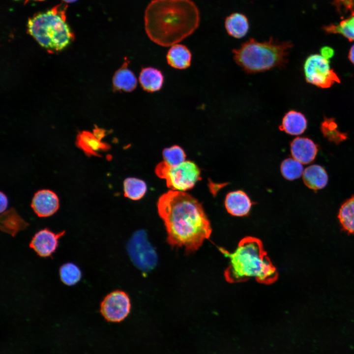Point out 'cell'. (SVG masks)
Returning <instances> with one entry per match:
<instances>
[{"mask_svg": "<svg viewBox=\"0 0 354 354\" xmlns=\"http://www.w3.org/2000/svg\"><path fill=\"white\" fill-rule=\"evenodd\" d=\"M292 47L291 42H279L272 37L263 42L251 38L232 52L235 62L245 72L254 73L284 67Z\"/></svg>", "mask_w": 354, "mask_h": 354, "instance_id": "cell-4", "label": "cell"}, {"mask_svg": "<svg viewBox=\"0 0 354 354\" xmlns=\"http://www.w3.org/2000/svg\"><path fill=\"white\" fill-rule=\"evenodd\" d=\"M219 249L229 260L228 266L224 271L225 278L229 283L242 282L252 278L260 283L268 285L277 279V269L260 239L245 237L232 253L223 248Z\"/></svg>", "mask_w": 354, "mask_h": 354, "instance_id": "cell-3", "label": "cell"}, {"mask_svg": "<svg viewBox=\"0 0 354 354\" xmlns=\"http://www.w3.org/2000/svg\"><path fill=\"white\" fill-rule=\"evenodd\" d=\"M129 63V60L125 57L121 67L114 73L112 79L114 91L131 92L137 87V80L133 72L128 68Z\"/></svg>", "mask_w": 354, "mask_h": 354, "instance_id": "cell-14", "label": "cell"}, {"mask_svg": "<svg viewBox=\"0 0 354 354\" xmlns=\"http://www.w3.org/2000/svg\"><path fill=\"white\" fill-rule=\"evenodd\" d=\"M64 234V231L56 233L48 228L41 229L33 236L29 246L41 257H51L58 247L59 240Z\"/></svg>", "mask_w": 354, "mask_h": 354, "instance_id": "cell-10", "label": "cell"}, {"mask_svg": "<svg viewBox=\"0 0 354 354\" xmlns=\"http://www.w3.org/2000/svg\"><path fill=\"white\" fill-rule=\"evenodd\" d=\"M130 309V300L127 294L119 290L107 295L100 304L102 315L110 322H121L128 315Z\"/></svg>", "mask_w": 354, "mask_h": 354, "instance_id": "cell-9", "label": "cell"}, {"mask_svg": "<svg viewBox=\"0 0 354 354\" xmlns=\"http://www.w3.org/2000/svg\"><path fill=\"white\" fill-rule=\"evenodd\" d=\"M31 206L38 217H49L58 210L59 206V199L53 191L41 189L34 194Z\"/></svg>", "mask_w": 354, "mask_h": 354, "instance_id": "cell-11", "label": "cell"}, {"mask_svg": "<svg viewBox=\"0 0 354 354\" xmlns=\"http://www.w3.org/2000/svg\"><path fill=\"white\" fill-rule=\"evenodd\" d=\"M29 33L43 47L60 51L66 47L73 39L71 29L64 16L57 8L39 13L28 21Z\"/></svg>", "mask_w": 354, "mask_h": 354, "instance_id": "cell-5", "label": "cell"}, {"mask_svg": "<svg viewBox=\"0 0 354 354\" xmlns=\"http://www.w3.org/2000/svg\"><path fill=\"white\" fill-rule=\"evenodd\" d=\"M225 27L229 35L238 39L247 33L249 24L245 15L240 13H233L226 18Z\"/></svg>", "mask_w": 354, "mask_h": 354, "instance_id": "cell-21", "label": "cell"}, {"mask_svg": "<svg viewBox=\"0 0 354 354\" xmlns=\"http://www.w3.org/2000/svg\"><path fill=\"white\" fill-rule=\"evenodd\" d=\"M8 206V199L7 196L2 192H0V213L5 211Z\"/></svg>", "mask_w": 354, "mask_h": 354, "instance_id": "cell-31", "label": "cell"}, {"mask_svg": "<svg viewBox=\"0 0 354 354\" xmlns=\"http://www.w3.org/2000/svg\"><path fill=\"white\" fill-rule=\"evenodd\" d=\"M281 172L284 178L293 180L300 177L303 173L302 164L294 158H287L281 165Z\"/></svg>", "mask_w": 354, "mask_h": 354, "instance_id": "cell-26", "label": "cell"}, {"mask_svg": "<svg viewBox=\"0 0 354 354\" xmlns=\"http://www.w3.org/2000/svg\"><path fill=\"white\" fill-rule=\"evenodd\" d=\"M225 206L228 212L232 215L243 216L249 213L252 203L244 192L237 190L227 194Z\"/></svg>", "mask_w": 354, "mask_h": 354, "instance_id": "cell-13", "label": "cell"}, {"mask_svg": "<svg viewBox=\"0 0 354 354\" xmlns=\"http://www.w3.org/2000/svg\"><path fill=\"white\" fill-rule=\"evenodd\" d=\"M307 126L306 118L301 113L290 110L285 114L279 128L287 134L298 135L302 134Z\"/></svg>", "mask_w": 354, "mask_h": 354, "instance_id": "cell-16", "label": "cell"}, {"mask_svg": "<svg viewBox=\"0 0 354 354\" xmlns=\"http://www.w3.org/2000/svg\"><path fill=\"white\" fill-rule=\"evenodd\" d=\"M123 186L125 196L132 200L140 199L147 191L146 183L136 178H126L124 181Z\"/></svg>", "mask_w": 354, "mask_h": 354, "instance_id": "cell-24", "label": "cell"}, {"mask_svg": "<svg viewBox=\"0 0 354 354\" xmlns=\"http://www.w3.org/2000/svg\"><path fill=\"white\" fill-rule=\"evenodd\" d=\"M96 137L93 132L82 131L78 133L76 140V145L82 149L88 157L100 156L98 151L106 150L110 148L109 145Z\"/></svg>", "mask_w": 354, "mask_h": 354, "instance_id": "cell-15", "label": "cell"}, {"mask_svg": "<svg viewBox=\"0 0 354 354\" xmlns=\"http://www.w3.org/2000/svg\"><path fill=\"white\" fill-rule=\"evenodd\" d=\"M323 30L329 34H339L350 41H354V15L343 19L338 24L324 26Z\"/></svg>", "mask_w": 354, "mask_h": 354, "instance_id": "cell-23", "label": "cell"}, {"mask_svg": "<svg viewBox=\"0 0 354 354\" xmlns=\"http://www.w3.org/2000/svg\"><path fill=\"white\" fill-rule=\"evenodd\" d=\"M139 81L144 90L153 92L162 88L164 76L158 69L151 67H143L139 74Z\"/></svg>", "mask_w": 354, "mask_h": 354, "instance_id": "cell-18", "label": "cell"}, {"mask_svg": "<svg viewBox=\"0 0 354 354\" xmlns=\"http://www.w3.org/2000/svg\"><path fill=\"white\" fill-rule=\"evenodd\" d=\"M155 172L158 177L166 180L168 187L173 191L190 189L201 179L200 169L190 161L173 166L163 161L156 166Z\"/></svg>", "mask_w": 354, "mask_h": 354, "instance_id": "cell-6", "label": "cell"}, {"mask_svg": "<svg viewBox=\"0 0 354 354\" xmlns=\"http://www.w3.org/2000/svg\"><path fill=\"white\" fill-rule=\"evenodd\" d=\"M303 180L310 189L317 190L324 188L328 182L327 174L322 166L312 165L303 171Z\"/></svg>", "mask_w": 354, "mask_h": 354, "instance_id": "cell-20", "label": "cell"}, {"mask_svg": "<svg viewBox=\"0 0 354 354\" xmlns=\"http://www.w3.org/2000/svg\"><path fill=\"white\" fill-rule=\"evenodd\" d=\"M332 4L342 19L354 15V0H333Z\"/></svg>", "mask_w": 354, "mask_h": 354, "instance_id": "cell-29", "label": "cell"}, {"mask_svg": "<svg viewBox=\"0 0 354 354\" xmlns=\"http://www.w3.org/2000/svg\"><path fill=\"white\" fill-rule=\"evenodd\" d=\"M167 61L171 67L184 69L190 66L192 54L184 45L176 44L171 46L166 55Z\"/></svg>", "mask_w": 354, "mask_h": 354, "instance_id": "cell-19", "label": "cell"}, {"mask_svg": "<svg viewBox=\"0 0 354 354\" xmlns=\"http://www.w3.org/2000/svg\"><path fill=\"white\" fill-rule=\"evenodd\" d=\"M318 148L314 142L306 137H297L291 144L293 158L301 164H309L316 157Z\"/></svg>", "mask_w": 354, "mask_h": 354, "instance_id": "cell-12", "label": "cell"}, {"mask_svg": "<svg viewBox=\"0 0 354 354\" xmlns=\"http://www.w3.org/2000/svg\"><path fill=\"white\" fill-rule=\"evenodd\" d=\"M348 58L350 61L354 64V44L350 48L348 54Z\"/></svg>", "mask_w": 354, "mask_h": 354, "instance_id": "cell-32", "label": "cell"}, {"mask_svg": "<svg viewBox=\"0 0 354 354\" xmlns=\"http://www.w3.org/2000/svg\"><path fill=\"white\" fill-rule=\"evenodd\" d=\"M164 161L170 166L178 165L185 161L186 155L178 146L166 148L163 151Z\"/></svg>", "mask_w": 354, "mask_h": 354, "instance_id": "cell-27", "label": "cell"}, {"mask_svg": "<svg viewBox=\"0 0 354 354\" xmlns=\"http://www.w3.org/2000/svg\"><path fill=\"white\" fill-rule=\"evenodd\" d=\"M59 274L61 282L69 286L77 284L82 277L80 269L72 263L62 265L59 268Z\"/></svg>", "mask_w": 354, "mask_h": 354, "instance_id": "cell-25", "label": "cell"}, {"mask_svg": "<svg viewBox=\"0 0 354 354\" xmlns=\"http://www.w3.org/2000/svg\"><path fill=\"white\" fill-rule=\"evenodd\" d=\"M320 52L321 56L327 59L331 58L334 54L333 49L327 46L322 47Z\"/></svg>", "mask_w": 354, "mask_h": 354, "instance_id": "cell-30", "label": "cell"}, {"mask_svg": "<svg viewBox=\"0 0 354 354\" xmlns=\"http://www.w3.org/2000/svg\"><path fill=\"white\" fill-rule=\"evenodd\" d=\"M338 218L343 229L349 234H354V196L341 205Z\"/></svg>", "mask_w": 354, "mask_h": 354, "instance_id": "cell-22", "label": "cell"}, {"mask_svg": "<svg viewBox=\"0 0 354 354\" xmlns=\"http://www.w3.org/2000/svg\"><path fill=\"white\" fill-rule=\"evenodd\" d=\"M0 229L12 236L29 226L13 208L5 210L0 213Z\"/></svg>", "mask_w": 354, "mask_h": 354, "instance_id": "cell-17", "label": "cell"}, {"mask_svg": "<svg viewBox=\"0 0 354 354\" xmlns=\"http://www.w3.org/2000/svg\"><path fill=\"white\" fill-rule=\"evenodd\" d=\"M144 19L149 38L161 46L170 47L197 29L200 13L191 0H152L147 7Z\"/></svg>", "mask_w": 354, "mask_h": 354, "instance_id": "cell-2", "label": "cell"}, {"mask_svg": "<svg viewBox=\"0 0 354 354\" xmlns=\"http://www.w3.org/2000/svg\"><path fill=\"white\" fill-rule=\"evenodd\" d=\"M303 70L305 80L308 83L321 88H328L340 79L331 68L329 61L320 55L308 56L304 61Z\"/></svg>", "mask_w": 354, "mask_h": 354, "instance_id": "cell-7", "label": "cell"}, {"mask_svg": "<svg viewBox=\"0 0 354 354\" xmlns=\"http://www.w3.org/2000/svg\"><path fill=\"white\" fill-rule=\"evenodd\" d=\"M64 1L68 3L73 2L76 1L77 0H63Z\"/></svg>", "mask_w": 354, "mask_h": 354, "instance_id": "cell-33", "label": "cell"}, {"mask_svg": "<svg viewBox=\"0 0 354 354\" xmlns=\"http://www.w3.org/2000/svg\"><path fill=\"white\" fill-rule=\"evenodd\" d=\"M158 213L167 233V241L185 252L197 250L209 238L212 229L201 204L183 191L170 190L157 202Z\"/></svg>", "mask_w": 354, "mask_h": 354, "instance_id": "cell-1", "label": "cell"}, {"mask_svg": "<svg viewBox=\"0 0 354 354\" xmlns=\"http://www.w3.org/2000/svg\"></svg>", "mask_w": 354, "mask_h": 354, "instance_id": "cell-34", "label": "cell"}, {"mask_svg": "<svg viewBox=\"0 0 354 354\" xmlns=\"http://www.w3.org/2000/svg\"><path fill=\"white\" fill-rule=\"evenodd\" d=\"M324 135L330 141L339 143L346 139V135L337 129V125L333 119L326 118L322 124Z\"/></svg>", "mask_w": 354, "mask_h": 354, "instance_id": "cell-28", "label": "cell"}, {"mask_svg": "<svg viewBox=\"0 0 354 354\" xmlns=\"http://www.w3.org/2000/svg\"><path fill=\"white\" fill-rule=\"evenodd\" d=\"M127 249L131 260L139 268L148 270L155 266L157 255L144 232L134 234L128 243Z\"/></svg>", "mask_w": 354, "mask_h": 354, "instance_id": "cell-8", "label": "cell"}]
</instances>
